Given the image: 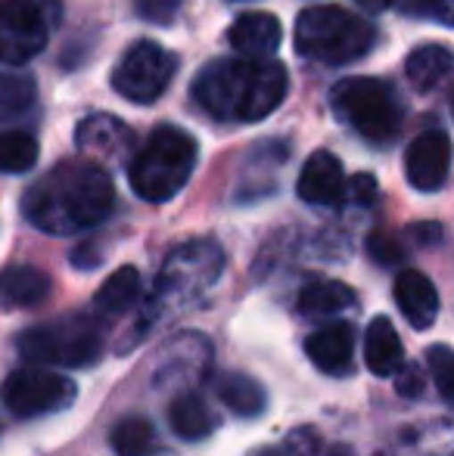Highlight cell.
Segmentation results:
<instances>
[{"mask_svg": "<svg viewBox=\"0 0 454 456\" xmlns=\"http://www.w3.org/2000/svg\"><path fill=\"white\" fill-rule=\"evenodd\" d=\"M115 190L97 162H60L41 175L22 196V215L50 236H72L110 217Z\"/></svg>", "mask_w": 454, "mask_h": 456, "instance_id": "obj_1", "label": "cell"}, {"mask_svg": "<svg viewBox=\"0 0 454 456\" xmlns=\"http://www.w3.org/2000/svg\"><path fill=\"white\" fill-rule=\"evenodd\" d=\"M290 75L277 60H215L194 78V102L219 121H261L284 102Z\"/></svg>", "mask_w": 454, "mask_h": 456, "instance_id": "obj_2", "label": "cell"}, {"mask_svg": "<svg viewBox=\"0 0 454 456\" xmlns=\"http://www.w3.org/2000/svg\"><path fill=\"white\" fill-rule=\"evenodd\" d=\"M200 159V146L181 127H159L128 165L131 190L144 202H169L187 186Z\"/></svg>", "mask_w": 454, "mask_h": 456, "instance_id": "obj_3", "label": "cell"}, {"mask_svg": "<svg viewBox=\"0 0 454 456\" xmlns=\"http://www.w3.org/2000/svg\"><path fill=\"white\" fill-rule=\"evenodd\" d=\"M296 53L321 66H345L370 53L376 31L345 6H311L296 19Z\"/></svg>", "mask_w": 454, "mask_h": 456, "instance_id": "obj_4", "label": "cell"}, {"mask_svg": "<svg viewBox=\"0 0 454 456\" xmlns=\"http://www.w3.org/2000/svg\"><path fill=\"white\" fill-rule=\"evenodd\" d=\"M330 106L349 131L367 143H389L401 131V102L380 78H343L330 91Z\"/></svg>", "mask_w": 454, "mask_h": 456, "instance_id": "obj_5", "label": "cell"}, {"mask_svg": "<svg viewBox=\"0 0 454 456\" xmlns=\"http://www.w3.org/2000/svg\"><path fill=\"white\" fill-rule=\"evenodd\" d=\"M16 348L31 363L85 370V366L100 363L103 357V336L87 317H62L25 330Z\"/></svg>", "mask_w": 454, "mask_h": 456, "instance_id": "obj_6", "label": "cell"}, {"mask_svg": "<svg viewBox=\"0 0 454 456\" xmlns=\"http://www.w3.org/2000/svg\"><path fill=\"white\" fill-rule=\"evenodd\" d=\"M225 271V252L215 240H190L165 258L156 280V301L190 305L202 298Z\"/></svg>", "mask_w": 454, "mask_h": 456, "instance_id": "obj_7", "label": "cell"}, {"mask_svg": "<svg viewBox=\"0 0 454 456\" xmlns=\"http://www.w3.org/2000/svg\"><path fill=\"white\" fill-rule=\"evenodd\" d=\"M60 22L56 0H0V62L25 66L50 41Z\"/></svg>", "mask_w": 454, "mask_h": 456, "instance_id": "obj_8", "label": "cell"}, {"mask_svg": "<svg viewBox=\"0 0 454 456\" xmlns=\"http://www.w3.org/2000/svg\"><path fill=\"white\" fill-rule=\"evenodd\" d=\"M4 403L19 419H35V416H50L69 410L78 397V385L69 376L44 366H22L12 370L4 379Z\"/></svg>", "mask_w": 454, "mask_h": 456, "instance_id": "obj_9", "label": "cell"}, {"mask_svg": "<svg viewBox=\"0 0 454 456\" xmlns=\"http://www.w3.org/2000/svg\"><path fill=\"white\" fill-rule=\"evenodd\" d=\"M177 72V56L169 53L162 44L156 41H137L131 44L125 56L119 60L112 72V87L119 96L137 102V106H150L165 94Z\"/></svg>", "mask_w": 454, "mask_h": 456, "instance_id": "obj_10", "label": "cell"}, {"mask_svg": "<svg viewBox=\"0 0 454 456\" xmlns=\"http://www.w3.org/2000/svg\"><path fill=\"white\" fill-rule=\"evenodd\" d=\"M451 168V143L445 131H426L408 146L405 175L408 183L420 192H436L449 181Z\"/></svg>", "mask_w": 454, "mask_h": 456, "instance_id": "obj_11", "label": "cell"}, {"mask_svg": "<svg viewBox=\"0 0 454 456\" xmlns=\"http://www.w3.org/2000/svg\"><path fill=\"white\" fill-rule=\"evenodd\" d=\"M296 192L302 202L318 208H340L345 202V171L343 162L327 150H318L309 156L302 175H299Z\"/></svg>", "mask_w": 454, "mask_h": 456, "instance_id": "obj_12", "label": "cell"}, {"mask_svg": "<svg viewBox=\"0 0 454 456\" xmlns=\"http://www.w3.org/2000/svg\"><path fill=\"white\" fill-rule=\"evenodd\" d=\"M230 47L240 53V60H271L280 47V22L271 12H243L227 31Z\"/></svg>", "mask_w": 454, "mask_h": 456, "instance_id": "obj_13", "label": "cell"}, {"mask_svg": "<svg viewBox=\"0 0 454 456\" xmlns=\"http://www.w3.org/2000/svg\"><path fill=\"white\" fill-rule=\"evenodd\" d=\"M395 305L405 314V320L414 330H430L439 317V292L433 280L420 271H401L395 276Z\"/></svg>", "mask_w": 454, "mask_h": 456, "instance_id": "obj_14", "label": "cell"}, {"mask_svg": "<svg viewBox=\"0 0 454 456\" xmlns=\"http://www.w3.org/2000/svg\"><path fill=\"white\" fill-rule=\"evenodd\" d=\"M311 363L327 376H349L355 366V336L349 323H330L324 330L311 332L305 342Z\"/></svg>", "mask_w": 454, "mask_h": 456, "instance_id": "obj_15", "label": "cell"}, {"mask_svg": "<svg viewBox=\"0 0 454 456\" xmlns=\"http://www.w3.org/2000/svg\"><path fill=\"white\" fill-rule=\"evenodd\" d=\"M75 140L85 152L100 159H121L131 152L134 146V131L119 121L115 115H91L78 125Z\"/></svg>", "mask_w": 454, "mask_h": 456, "instance_id": "obj_16", "label": "cell"}, {"mask_svg": "<svg viewBox=\"0 0 454 456\" xmlns=\"http://www.w3.org/2000/svg\"><path fill=\"white\" fill-rule=\"evenodd\" d=\"M364 363L374 376H395L399 366L405 363L401 354V338L395 332V326L386 317L370 320L367 332H364Z\"/></svg>", "mask_w": 454, "mask_h": 456, "instance_id": "obj_17", "label": "cell"}, {"mask_svg": "<svg viewBox=\"0 0 454 456\" xmlns=\"http://www.w3.org/2000/svg\"><path fill=\"white\" fill-rule=\"evenodd\" d=\"M451 72V50L442 44H424V47L411 50L405 60V75L411 81L414 91L430 94L449 78Z\"/></svg>", "mask_w": 454, "mask_h": 456, "instance_id": "obj_18", "label": "cell"}, {"mask_svg": "<svg viewBox=\"0 0 454 456\" xmlns=\"http://www.w3.org/2000/svg\"><path fill=\"white\" fill-rule=\"evenodd\" d=\"M169 426L177 438L184 441H202L215 432L219 419L209 410V403L200 395H181L175 397V403L169 407Z\"/></svg>", "mask_w": 454, "mask_h": 456, "instance_id": "obj_19", "label": "cell"}, {"mask_svg": "<svg viewBox=\"0 0 454 456\" xmlns=\"http://www.w3.org/2000/svg\"><path fill=\"white\" fill-rule=\"evenodd\" d=\"M50 276L37 267H10L0 273V301L12 307H35L47 301Z\"/></svg>", "mask_w": 454, "mask_h": 456, "instance_id": "obj_20", "label": "cell"}, {"mask_svg": "<svg viewBox=\"0 0 454 456\" xmlns=\"http://www.w3.org/2000/svg\"><path fill=\"white\" fill-rule=\"evenodd\" d=\"M221 403H227L230 413L243 416V419H255V416L265 413L268 395L255 379L243 376V372H225V376L215 382Z\"/></svg>", "mask_w": 454, "mask_h": 456, "instance_id": "obj_21", "label": "cell"}, {"mask_svg": "<svg viewBox=\"0 0 454 456\" xmlns=\"http://www.w3.org/2000/svg\"><path fill=\"white\" fill-rule=\"evenodd\" d=\"M140 298V273L137 267H119L94 295V311L103 317H121Z\"/></svg>", "mask_w": 454, "mask_h": 456, "instance_id": "obj_22", "label": "cell"}, {"mask_svg": "<svg viewBox=\"0 0 454 456\" xmlns=\"http://www.w3.org/2000/svg\"><path fill=\"white\" fill-rule=\"evenodd\" d=\"M351 305H355V292L336 280H318L299 295V307L309 317H334V314L349 311Z\"/></svg>", "mask_w": 454, "mask_h": 456, "instance_id": "obj_23", "label": "cell"}, {"mask_svg": "<svg viewBox=\"0 0 454 456\" xmlns=\"http://www.w3.org/2000/svg\"><path fill=\"white\" fill-rule=\"evenodd\" d=\"M37 100V85L31 75L0 72V121H12L25 115Z\"/></svg>", "mask_w": 454, "mask_h": 456, "instance_id": "obj_24", "label": "cell"}, {"mask_svg": "<svg viewBox=\"0 0 454 456\" xmlns=\"http://www.w3.org/2000/svg\"><path fill=\"white\" fill-rule=\"evenodd\" d=\"M110 447L115 456H150L153 426L144 416H125V419L115 422L110 435Z\"/></svg>", "mask_w": 454, "mask_h": 456, "instance_id": "obj_25", "label": "cell"}, {"mask_svg": "<svg viewBox=\"0 0 454 456\" xmlns=\"http://www.w3.org/2000/svg\"><path fill=\"white\" fill-rule=\"evenodd\" d=\"M37 162V140L25 131L0 134V175H25Z\"/></svg>", "mask_w": 454, "mask_h": 456, "instance_id": "obj_26", "label": "cell"}, {"mask_svg": "<svg viewBox=\"0 0 454 456\" xmlns=\"http://www.w3.org/2000/svg\"><path fill=\"white\" fill-rule=\"evenodd\" d=\"M426 366H430V376H433V382H436L442 401H454V388H451L454 354H451L449 345H433V348L426 351Z\"/></svg>", "mask_w": 454, "mask_h": 456, "instance_id": "obj_27", "label": "cell"}, {"mask_svg": "<svg viewBox=\"0 0 454 456\" xmlns=\"http://www.w3.org/2000/svg\"><path fill=\"white\" fill-rule=\"evenodd\" d=\"M184 0H134V10L140 19L156 25H171V19L181 12Z\"/></svg>", "mask_w": 454, "mask_h": 456, "instance_id": "obj_28", "label": "cell"}, {"mask_svg": "<svg viewBox=\"0 0 454 456\" xmlns=\"http://www.w3.org/2000/svg\"><path fill=\"white\" fill-rule=\"evenodd\" d=\"M367 252H370V258L374 261H380V265H399L401 261V242L395 240V236H389V233H374L367 240Z\"/></svg>", "mask_w": 454, "mask_h": 456, "instance_id": "obj_29", "label": "cell"}, {"mask_svg": "<svg viewBox=\"0 0 454 456\" xmlns=\"http://www.w3.org/2000/svg\"><path fill=\"white\" fill-rule=\"evenodd\" d=\"M376 181L370 175H355L351 181H345V199L355 205H361V208H367V205L376 202Z\"/></svg>", "mask_w": 454, "mask_h": 456, "instance_id": "obj_30", "label": "cell"}, {"mask_svg": "<svg viewBox=\"0 0 454 456\" xmlns=\"http://www.w3.org/2000/svg\"><path fill=\"white\" fill-rule=\"evenodd\" d=\"M395 391L405 397H417L420 391H424V376H420V366L414 363H401L399 372H395Z\"/></svg>", "mask_w": 454, "mask_h": 456, "instance_id": "obj_31", "label": "cell"}, {"mask_svg": "<svg viewBox=\"0 0 454 456\" xmlns=\"http://www.w3.org/2000/svg\"><path fill=\"white\" fill-rule=\"evenodd\" d=\"M290 447H296V456H315L318 451V438L309 432V428H299L290 438Z\"/></svg>", "mask_w": 454, "mask_h": 456, "instance_id": "obj_32", "label": "cell"}, {"mask_svg": "<svg viewBox=\"0 0 454 456\" xmlns=\"http://www.w3.org/2000/svg\"><path fill=\"white\" fill-rule=\"evenodd\" d=\"M426 12H436L439 22L451 25V0H430V10Z\"/></svg>", "mask_w": 454, "mask_h": 456, "instance_id": "obj_33", "label": "cell"}, {"mask_svg": "<svg viewBox=\"0 0 454 456\" xmlns=\"http://www.w3.org/2000/svg\"><path fill=\"white\" fill-rule=\"evenodd\" d=\"M355 4L367 12H383L386 6H392V0H355Z\"/></svg>", "mask_w": 454, "mask_h": 456, "instance_id": "obj_34", "label": "cell"}, {"mask_svg": "<svg viewBox=\"0 0 454 456\" xmlns=\"http://www.w3.org/2000/svg\"><path fill=\"white\" fill-rule=\"evenodd\" d=\"M261 456H286V453H280V451H265Z\"/></svg>", "mask_w": 454, "mask_h": 456, "instance_id": "obj_35", "label": "cell"}, {"mask_svg": "<svg viewBox=\"0 0 454 456\" xmlns=\"http://www.w3.org/2000/svg\"><path fill=\"white\" fill-rule=\"evenodd\" d=\"M336 456H343V453H336Z\"/></svg>", "mask_w": 454, "mask_h": 456, "instance_id": "obj_36", "label": "cell"}, {"mask_svg": "<svg viewBox=\"0 0 454 456\" xmlns=\"http://www.w3.org/2000/svg\"><path fill=\"white\" fill-rule=\"evenodd\" d=\"M0 305H4V301H0Z\"/></svg>", "mask_w": 454, "mask_h": 456, "instance_id": "obj_37", "label": "cell"}]
</instances>
